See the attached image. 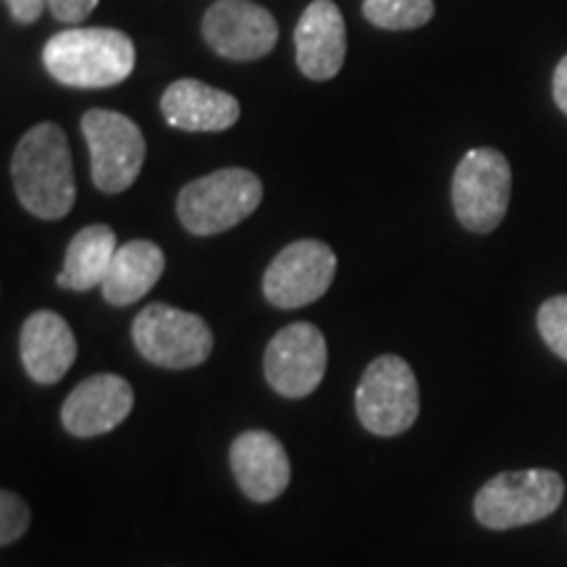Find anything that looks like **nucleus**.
Instances as JSON below:
<instances>
[{
  "mask_svg": "<svg viewBox=\"0 0 567 567\" xmlns=\"http://www.w3.org/2000/svg\"><path fill=\"white\" fill-rule=\"evenodd\" d=\"M82 134L90 147L95 187L109 195L130 189L145 163V137L140 126L118 111L92 109L82 116Z\"/></svg>",
  "mask_w": 567,
  "mask_h": 567,
  "instance_id": "nucleus-8",
  "label": "nucleus"
},
{
  "mask_svg": "<svg viewBox=\"0 0 567 567\" xmlns=\"http://www.w3.org/2000/svg\"><path fill=\"white\" fill-rule=\"evenodd\" d=\"M48 74L66 87H111L134 69V45L109 27H74L48 40L42 51Z\"/></svg>",
  "mask_w": 567,
  "mask_h": 567,
  "instance_id": "nucleus-2",
  "label": "nucleus"
},
{
  "mask_svg": "<svg viewBox=\"0 0 567 567\" xmlns=\"http://www.w3.org/2000/svg\"><path fill=\"white\" fill-rule=\"evenodd\" d=\"M551 92H555V103L559 105V111H563L567 116V55L557 63L555 82H551Z\"/></svg>",
  "mask_w": 567,
  "mask_h": 567,
  "instance_id": "nucleus-24",
  "label": "nucleus"
},
{
  "mask_svg": "<svg viewBox=\"0 0 567 567\" xmlns=\"http://www.w3.org/2000/svg\"><path fill=\"white\" fill-rule=\"evenodd\" d=\"M229 465L243 494L258 505L279 499L292 478L287 450L271 431L264 429H250L234 439Z\"/></svg>",
  "mask_w": 567,
  "mask_h": 567,
  "instance_id": "nucleus-13",
  "label": "nucleus"
},
{
  "mask_svg": "<svg viewBox=\"0 0 567 567\" xmlns=\"http://www.w3.org/2000/svg\"><path fill=\"white\" fill-rule=\"evenodd\" d=\"M11 176L19 203L42 221H59L74 208V168L69 140L59 124H38L19 140Z\"/></svg>",
  "mask_w": 567,
  "mask_h": 567,
  "instance_id": "nucleus-1",
  "label": "nucleus"
},
{
  "mask_svg": "<svg viewBox=\"0 0 567 567\" xmlns=\"http://www.w3.org/2000/svg\"><path fill=\"white\" fill-rule=\"evenodd\" d=\"M203 34L224 59L255 61L274 51L279 24L271 11L252 0H218L205 13Z\"/></svg>",
  "mask_w": 567,
  "mask_h": 567,
  "instance_id": "nucleus-11",
  "label": "nucleus"
},
{
  "mask_svg": "<svg viewBox=\"0 0 567 567\" xmlns=\"http://www.w3.org/2000/svg\"><path fill=\"white\" fill-rule=\"evenodd\" d=\"M101 0H48V9L59 21H82L97 9Z\"/></svg>",
  "mask_w": 567,
  "mask_h": 567,
  "instance_id": "nucleus-22",
  "label": "nucleus"
},
{
  "mask_svg": "<svg viewBox=\"0 0 567 567\" xmlns=\"http://www.w3.org/2000/svg\"><path fill=\"white\" fill-rule=\"evenodd\" d=\"M264 200V184L247 168H221L189 182L176 200L179 221L189 234L210 237L243 224Z\"/></svg>",
  "mask_w": 567,
  "mask_h": 567,
  "instance_id": "nucleus-4",
  "label": "nucleus"
},
{
  "mask_svg": "<svg viewBox=\"0 0 567 567\" xmlns=\"http://www.w3.org/2000/svg\"><path fill=\"white\" fill-rule=\"evenodd\" d=\"M363 13L379 30H417L434 17V0H365Z\"/></svg>",
  "mask_w": 567,
  "mask_h": 567,
  "instance_id": "nucleus-19",
  "label": "nucleus"
},
{
  "mask_svg": "<svg viewBox=\"0 0 567 567\" xmlns=\"http://www.w3.org/2000/svg\"><path fill=\"white\" fill-rule=\"evenodd\" d=\"M161 113L174 130L224 132L237 124L239 103L229 92L200 80H176L163 92Z\"/></svg>",
  "mask_w": 567,
  "mask_h": 567,
  "instance_id": "nucleus-16",
  "label": "nucleus"
},
{
  "mask_svg": "<svg viewBox=\"0 0 567 567\" xmlns=\"http://www.w3.org/2000/svg\"><path fill=\"white\" fill-rule=\"evenodd\" d=\"M134 408L130 381L116 373H97L74 386L61 408V423L71 436L95 439L122 425Z\"/></svg>",
  "mask_w": 567,
  "mask_h": 567,
  "instance_id": "nucleus-12",
  "label": "nucleus"
},
{
  "mask_svg": "<svg viewBox=\"0 0 567 567\" xmlns=\"http://www.w3.org/2000/svg\"><path fill=\"white\" fill-rule=\"evenodd\" d=\"M132 339L147 363L172 371L203 365L213 352L210 326L200 316L163 302L140 310L132 323Z\"/></svg>",
  "mask_w": 567,
  "mask_h": 567,
  "instance_id": "nucleus-6",
  "label": "nucleus"
},
{
  "mask_svg": "<svg viewBox=\"0 0 567 567\" xmlns=\"http://www.w3.org/2000/svg\"><path fill=\"white\" fill-rule=\"evenodd\" d=\"M538 334L557 358L567 360V295L549 297L547 302L538 308L536 316Z\"/></svg>",
  "mask_w": 567,
  "mask_h": 567,
  "instance_id": "nucleus-20",
  "label": "nucleus"
},
{
  "mask_svg": "<svg viewBox=\"0 0 567 567\" xmlns=\"http://www.w3.org/2000/svg\"><path fill=\"white\" fill-rule=\"evenodd\" d=\"M354 410L365 431L375 436H400L421 413L417 379L400 354H381L365 368L354 392Z\"/></svg>",
  "mask_w": 567,
  "mask_h": 567,
  "instance_id": "nucleus-5",
  "label": "nucleus"
},
{
  "mask_svg": "<svg viewBox=\"0 0 567 567\" xmlns=\"http://www.w3.org/2000/svg\"><path fill=\"white\" fill-rule=\"evenodd\" d=\"M337 274V255L318 239L287 245L264 276V295L274 308L295 310L329 292Z\"/></svg>",
  "mask_w": 567,
  "mask_h": 567,
  "instance_id": "nucleus-10",
  "label": "nucleus"
},
{
  "mask_svg": "<svg viewBox=\"0 0 567 567\" xmlns=\"http://www.w3.org/2000/svg\"><path fill=\"white\" fill-rule=\"evenodd\" d=\"M19 354L34 384H59L76 360L74 331L53 310H38L21 326Z\"/></svg>",
  "mask_w": 567,
  "mask_h": 567,
  "instance_id": "nucleus-15",
  "label": "nucleus"
},
{
  "mask_svg": "<svg viewBox=\"0 0 567 567\" xmlns=\"http://www.w3.org/2000/svg\"><path fill=\"white\" fill-rule=\"evenodd\" d=\"M297 66L308 80L326 82L339 74L347 55L344 17L331 0H313L295 30Z\"/></svg>",
  "mask_w": 567,
  "mask_h": 567,
  "instance_id": "nucleus-14",
  "label": "nucleus"
},
{
  "mask_svg": "<svg viewBox=\"0 0 567 567\" xmlns=\"http://www.w3.org/2000/svg\"><path fill=\"white\" fill-rule=\"evenodd\" d=\"M513 195V168L494 147H476L460 161L452 179V205L467 231L488 234L505 221Z\"/></svg>",
  "mask_w": 567,
  "mask_h": 567,
  "instance_id": "nucleus-7",
  "label": "nucleus"
},
{
  "mask_svg": "<svg viewBox=\"0 0 567 567\" xmlns=\"http://www.w3.org/2000/svg\"><path fill=\"white\" fill-rule=\"evenodd\" d=\"M565 481L557 471L528 467L486 481L473 499V515L488 530H509L544 520L563 505Z\"/></svg>",
  "mask_w": 567,
  "mask_h": 567,
  "instance_id": "nucleus-3",
  "label": "nucleus"
},
{
  "mask_svg": "<svg viewBox=\"0 0 567 567\" xmlns=\"http://www.w3.org/2000/svg\"><path fill=\"white\" fill-rule=\"evenodd\" d=\"M30 505L17 492L3 488L0 492V544L11 547L13 542H19L27 534V528H30Z\"/></svg>",
  "mask_w": 567,
  "mask_h": 567,
  "instance_id": "nucleus-21",
  "label": "nucleus"
},
{
  "mask_svg": "<svg viewBox=\"0 0 567 567\" xmlns=\"http://www.w3.org/2000/svg\"><path fill=\"white\" fill-rule=\"evenodd\" d=\"M6 6L19 24H34L45 11L48 0H6Z\"/></svg>",
  "mask_w": 567,
  "mask_h": 567,
  "instance_id": "nucleus-23",
  "label": "nucleus"
},
{
  "mask_svg": "<svg viewBox=\"0 0 567 567\" xmlns=\"http://www.w3.org/2000/svg\"><path fill=\"white\" fill-rule=\"evenodd\" d=\"M116 250V234L111 226H84L69 243L66 260L59 274V287L71 289V292H90V289L103 287Z\"/></svg>",
  "mask_w": 567,
  "mask_h": 567,
  "instance_id": "nucleus-18",
  "label": "nucleus"
},
{
  "mask_svg": "<svg viewBox=\"0 0 567 567\" xmlns=\"http://www.w3.org/2000/svg\"><path fill=\"white\" fill-rule=\"evenodd\" d=\"M166 268L163 250L151 239H132L113 255L109 276L103 281V297L116 308L132 305L158 284Z\"/></svg>",
  "mask_w": 567,
  "mask_h": 567,
  "instance_id": "nucleus-17",
  "label": "nucleus"
},
{
  "mask_svg": "<svg viewBox=\"0 0 567 567\" xmlns=\"http://www.w3.org/2000/svg\"><path fill=\"white\" fill-rule=\"evenodd\" d=\"M329 365V347L313 323H289L266 347L264 371L276 394L302 400L313 394Z\"/></svg>",
  "mask_w": 567,
  "mask_h": 567,
  "instance_id": "nucleus-9",
  "label": "nucleus"
}]
</instances>
